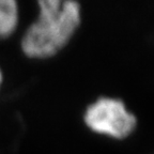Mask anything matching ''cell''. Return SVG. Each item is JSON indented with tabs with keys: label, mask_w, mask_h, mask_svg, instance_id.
<instances>
[{
	"label": "cell",
	"mask_w": 154,
	"mask_h": 154,
	"mask_svg": "<svg viewBox=\"0 0 154 154\" xmlns=\"http://www.w3.org/2000/svg\"><path fill=\"white\" fill-rule=\"evenodd\" d=\"M84 121L91 131L116 139L128 137L138 122L122 100L109 96L92 102L86 108Z\"/></svg>",
	"instance_id": "obj_2"
},
{
	"label": "cell",
	"mask_w": 154,
	"mask_h": 154,
	"mask_svg": "<svg viewBox=\"0 0 154 154\" xmlns=\"http://www.w3.org/2000/svg\"><path fill=\"white\" fill-rule=\"evenodd\" d=\"M1 82H2V73H1V70H0V86H1Z\"/></svg>",
	"instance_id": "obj_4"
},
{
	"label": "cell",
	"mask_w": 154,
	"mask_h": 154,
	"mask_svg": "<svg viewBox=\"0 0 154 154\" xmlns=\"http://www.w3.org/2000/svg\"><path fill=\"white\" fill-rule=\"evenodd\" d=\"M18 24V5L14 0H0V38L12 34Z\"/></svg>",
	"instance_id": "obj_3"
},
{
	"label": "cell",
	"mask_w": 154,
	"mask_h": 154,
	"mask_svg": "<svg viewBox=\"0 0 154 154\" xmlns=\"http://www.w3.org/2000/svg\"><path fill=\"white\" fill-rule=\"evenodd\" d=\"M38 18L22 38V49L30 58H48L66 45L82 23V8L73 0H41Z\"/></svg>",
	"instance_id": "obj_1"
}]
</instances>
